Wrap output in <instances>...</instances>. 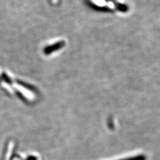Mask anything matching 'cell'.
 Listing matches in <instances>:
<instances>
[{
    "label": "cell",
    "instance_id": "obj_1",
    "mask_svg": "<svg viewBox=\"0 0 160 160\" xmlns=\"http://www.w3.org/2000/svg\"><path fill=\"white\" fill-rule=\"evenodd\" d=\"M65 45V42L63 41L58 42L56 43L52 44L51 46H47L44 49V53L46 54H50L51 53L56 52L57 50L61 49Z\"/></svg>",
    "mask_w": 160,
    "mask_h": 160
},
{
    "label": "cell",
    "instance_id": "obj_2",
    "mask_svg": "<svg viewBox=\"0 0 160 160\" xmlns=\"http://www.w3.org/2000/svg\"><path fill=\"white\" fill-rule=\"evenodd\" d=\"M120 160H146V157L145 156H143V155H139V156L127 158Z\"/></svg>",
    "mask_w": 160,
    "mask_h": 160
}]
</instances>
